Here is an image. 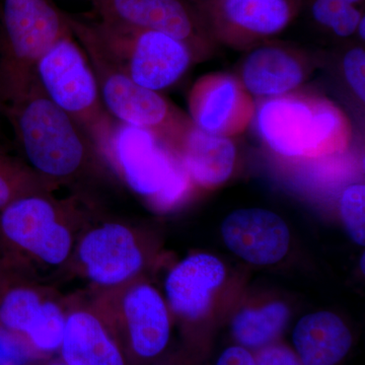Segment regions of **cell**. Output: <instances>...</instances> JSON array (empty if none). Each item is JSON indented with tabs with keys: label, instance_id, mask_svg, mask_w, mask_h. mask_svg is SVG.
Wrapping results in <instances>:
<instances>
[{
	"label": "cell",
	"instance_id": "6da1fadb",
	"mask_svg": "<svg viewBox=\"0 0 365 365\" xmlns=\"http://www.w3.org/2000/svg\"><path fill=\"white\" fill-rule=\"evenodd\" d=\"M90 197L53 193L21 197L0 211V253L11 270L40 279L67 271L81 232L95 216Z\"/></svg>",
	"mask_w": 365,
	"mask_h": 365
},
{
	"label": "cell",
	"instance_id": "7a4b0ae2",
	"mask_svg": "<svg viewBox=\"0 0 365 365\" xmlns=\"http://www.w3.org/2000/svg\"><path fill=\"white\" fill-rule=\"evenodd\" d=\"M24 162L53 190L81 186L110 172L85 130L46 96L38 83L1 108Z\"/></svg>",
	"mask_w": 365,
	"mask_h": 365
},
{
	"label": "cell",
	"instance_id": "3957f363",
	"mask_svg": "<svg viewBox=\"0 0 365 365\" xmlns=\"http://www.w3.org/2000/svg\"><path fill=\"white\" fill-rule=\"evenodd\" d=\"M257 131L269 150L292 160L343 153L351 138L345 115L323 98L288 95L265 98L255 109Z\"/></svg>",
	"mask_w": 365,
	"mask_h": 365
},
{
	"label": "cell",
	"instance_id": "277c9868",
	"mask_svg": "<svg viewBox=\"0 0 365 365\" xmlns=\"http://www.w3.org/2000/svg\"><path fill=\"white\" fill-rule=\"evenodd\" d=\"M69 28L90 62L106 109L117 122L150 131L176 151L192 122L158 91L137 85L106 51L86 19L67 14Z\"/></svg>",
	"mask_w": 365,
	"mask_h": 365
},
{
	"label": "cell",
	"instance_id": "5b68a950",
	"mask_svg": "<svg viewBox=\"0 0 365 365\" xmlns=\"http://www.w3.org/2000/svg\"><path fill=\"white\" fill-rule=\"evenodd\" d=\"M71 33L67 14L50 0H1L0 110L30 91L40 60Z\"/></svg>",
	"mask_w": 365,
	"mask_h": 365
},
{
	"label": "cell",
	"instance_id": "8992f818",
	"mask_svg": "<svg viewBox=\"0 0 365 365\" xmlns=\"http://www.w3.org/2000/svg\"><path fill=\"white\" fill-rule=\"evenodd\" d=\"M36 74L46 96L85 130L106 163L119 122L106 109L93 68L72 33L46 52Z\"/></svg>",
	"mask_w": 365,
	"mask_h": 365
},
{
	"label": "cell",
	"instance_id": "52a82bcc",
	"mask_svg": "<svg viewBox=\"0 0 365 365\" xmlns=\"http://www.w3.org/2000/svg\"><path fill=\"white\" fill-rule=\"evenodd\" d=\"M106 163L158 212L179 207L194 186L174 151L150 131L130 125H118Z\"/></svg>",
	"mask_w": 365,
	"mask_h": 365
},
{
	"label": "cell",
	"instance_id": "ba28073f",
	"mask_svg": "<svg viewBox=\"0 0 365 365\" xmlns=\"http://www.w3.org/2000/svg\"><path fill=\"white\" fill-rule=\"evenodd\" d=\"M91 306L123 350L132 359H157L169 345L172 319L162 294L145 278L120 287L91 290Z\"/></svg>",
	"mask_w": 365,
	"mask_h": 365
},
{
	"label": "cell",
	"instance_id": "9c48e42d",
	"mask_svg": "<svg viewBox=\"0 0 365 365\" xmlns=\"http://www.w3.org/2000/svg\"><path fill=\"white\" fill-rule=\"evenodd\" d=\"M88 23L121 71L148 90L170 88L191 66V48L165 34L100 19Z\"/></svg>",
	"mask_w": 365,
	"mask_h": 365
},
{
	"label": "cell",
	"instance_id": "30bf717a",
	"mask_svg": "<svg viewBox=\"0 0 365 365\" xmlns=\"http://www.w3.org/2000/svg\"><path fill=\"white\" fill-rule=\"evenodd\" d=\"M150 253L138 230L118 220L93 216L79 235L69 270L91 290L108 289L143 277Z\"/></svg>",
	"mask_w": 365,
	"mask_h": 365
},
{
	"label": "cell",
	"instance_id": "8fae6325",
	"mask_svg": "<svg viewBox=\"0 0 365 365\" xmlns=\"http://www.w3.org/2000/svg\"><path fill=\"white\" fill-rule=\"evenodd\" d=\"M68 299L40 279L9 270L0 285V329L50 359L59 351Z\"/></svg>",
	"mask_w": 365,
	"mask_h": 365
},
{
	"label": "cell",
	"instance_id": "7c38bea8",
	"mask_svg": "<svg viewBox=\"0 0 365 365\" xmlns=\"http://www.w3.org/2000/svg\"><path fill=\"white\" fill-rule=\"evenodd\" d=\"M192 123L215 135L242 133L254 119L252 96L240 79L227 73H213L198 79L190 93Z\"/></svg>",
	"mask_w": 365,
	"mask_h": 365
},
{
	"label": "cell",
	"instance_id": "4fadbf2b",
	"mask_svg": "<svg viewBox=\"0 0 365 365\" xmlns=\"http://www.w3.org/2000/svg\"><path fill=\"white\" fill-rule=\"evenodd\" d=\"M220 232L225 247L251 265H275L287 257L290 247L287 223L265 208L232 211L223 220Z\"/></svg>",
	"mask_w": 365,
	"mask_h": 365
},
{
	"label": "cell",
	"instance_id": "5bb4252c",
	"mask_svg": "<svg viewBox=\"0 0 365 365\" xmlns=\"http://www.w3.org/2000/svg\"><path fill=\"white\" fill-rule=\"evenodd\" d=\"M225 278V263L213 255L195 253L182 259L165 280V299L170 314L187 323L205 318Z\"/></svg>",
	"mask_w": 365,
	"mask_h": 365
},
{
	"label": "cell",
	"instance_id": "9a60e30c",
	"mask_svg": "<svg viewBox=\"0 0 365 365\" xmlns=\"http://www.w3.org/2000/svg\"><path fill=\"white\" fill-rule=\"evenodd\" d=\"M59 359L67 365H129L123 350L90 302L68 299Z\"/></svg>",
	"mask_w": 365,
	"mask_h": 365
},
{
	"label": "cell",
	"instance_id": "2e32d148",
	"mask_svg": "<svg viewBox=\"0 0 365 365\" xmlns=\"http://www.w3.org/2000/svg\"><path fill=\"white\" fill-rule=\"evenodd\" d=\"M98 19L120 25L155 31L195 43L197 21L184 0H90Z\"/></svg>",
	"mask_w": 365,
	"mask_h": 365
},
{
	"label": "cell",
	"instance_id": "e0dca14e",
	"mask_svg": "<svg viewBox=\"0 0 365 365\" xmlns=\"http://www.w3.org/2000/svg\"><path fill=\"white\" fill-rule=\"evenodd\" d=\"M212 4L220 34L235 40L277 35L297 14V0H215Z\"/></svg>",
	"mask_w": 365,
	"mask_h": 365
},
{
	"label": "cell",
	"instance_id": "ac0fdd59",
	"mask_svg": "<svg viewBox=\"0 0 365 365\" xmlns=\"http://www.w3.org/2000/svg\"><path fill=\"white\" fill-rule=\"evenodd\" d=\"M196 186L215 189L230 180L237 162V150L230 137L215 135L192 123L175 151Z\"/></svg>",
	"mask_w": 365,
	"mask_h": 365
},
{
	"label": "cell",
	"instance_id": "d6986e66",
	"mask_svg": "<svg viewBox=\"0 0 365 365\" xmlns=\"http://www.w3.org/2000/svg\"><path fill=\"white\" fill-rule=\"evenodd\" d=\"M306 76L304 64L294 53L276 46H263L245 59L240 81L250 95L272 98L292 93Z\"/></svg>",
	"mask_w": 365,
	"mask_h": 365
},
{
	"label": "cell",
	"instance_id": "ffe728a7",
	"mask_svg": "<svg viewBox=\"0 0 365 365\" xmlns=\"http://www.w3.org/2000/svg\"><path fill=\"white\" fill-rule=\"evenodd\" d=\"M292 344L302 365H337L351 350L353 335L338 314L314 312L299 319Z\"/></svg>",
	"mask_w": 365,
	"mask_h": 365
},
{
	"label": "cell",
	"instance_id": "44dd1931",
	"mask_svg": "<svg viewBox=\"0 0 365 365\" xmlns=\"http://www.w3.org/2000/svg\"><path fill=\"white\" fill-rule=\"evenodd\" d=\"M289 317V309L281 302L245 307L232 319V337L237 345L250 351H258L276 342Z\"/></svg>",
	"mask_w": 365,
	"mask_h": 365
},
{
	"label": "cell",
	"instance_id": "7402d4cb",
	"mask_svg": "<svg viewBox=\"0 0 365 365\" xmlns=\"http://www.w3.org/2000/svg\"><path fill=\"white\" fill-rule=\"evenodd\" d=\"M53 192L23 160L0 148V211L21 197Z\"/></svg>",
	"mask_w": 365,
	"mask_h": 365
},
{
	"label": "cell",
	"instance_id": "603a6c76",
	"mask_svg": "<svg viewBox=\"0 0 365 365\" xmlns=\"http://www.w3.org/2000/svg\"><path fill=\"white\" fill-rule=\"evenodd\" d=\"M362 0H314L312 6L314 20L331 29L335 35L347 38L356 33L361 13L356 4Z\"/></svg>",
	"mask_w": 365,
	"mask_h": 365
},
{
	"label": "cell",
	"instance_id": "cb8c5ba5",
	"mask_svg": "<svg viewBox=\"0 0 365 365\" xmlns=\"http://www.w3.org/2000/svg\"><path fill=\"white\" fill-rule=\"evenodd\" d=\"M340 215L346 232L359 246L365 244V187L352 184L340 197Z\"/></svg>",
	"mask_w": 365,
	"mask_h": 365
},
{
	"label": "cell",
	"instance_id": "d4e9b609",
	"mask_svg": "<svg viewBox=\"0 0 365 365\" xmlns=\"http://www.w3.org/2000/svg\"><path fill=\"white\" fill-rule=\"evenodd\" d=\"M343 72L348 86L357 98L365 101V52L361 48H353L343 58Z\"/></svg>",
	"mask_w": 365,
	"mask_h": 365
},
{
	"label": "cell",
	"instance_id": "484cf974",
	"mask_svg": "<svg viewBox=\"0 0 365 365\" xmlns=\"http://www.w3.org/2000/svg\"><path fill=\"white\" fill-rule=\"evenodd\" d=\"M254 357L256 365H302L294 350L276 342L255 352Z\"/></svg>",
	"mask_w": 365,
	"mask_h": 365
},
{
	"label": "cell",
	"instance_id": "4316f807",
	"mask_svg": "<svg viewBox=\"0 0 365 365\" xmlns=\"http://www.w3.org/2000/svg\"><path fill=\"white\" fill-rule=\"evenodd\" d=\"M215 365H256L254 353L240 345L223 350Z\"/></svg>",
	"mask_w": 365,
	"mask_h": 365
},
{
	"label": "cell",
	"instance_id": "83f0119b",
	"mask_svg": "<svg viewBox=\"0 0 365 365\" xmlns=\"http://www.w3.org/2000/svg\"><path fill=\"white\" fill-rule=\"evenodd\" d=\"M9 269L7 268L6 262L2 258V255L0 253V285L2 284L4 279H6L7 273H9Z\"/></svg>",
	"mask_w": 365,
	"mask_h": 365
},
{
	"label": "cell",
	"instance_id": "f1b7e54d",
	"mask_svg": "<svg viewBox=\"0 0 365 365\" xmlns=\"http://www.w3.org/2000/svg\"><path fill=\"white\" fill-rule=\"evenodd\" d=\"M356 32L359 33L360 39H365V18L364 16L360 19L359 26H357Z\"/></svg>",
	"mask_w": 365,
	"mask_h": 365
},
{
	"label": "cell",
	"instance_id": "f546056e",
	"mask_svg": "<svg viewBox=\"0 0 365 365\" xmlns=\"http://www.w3.org/2000/svg\"><path fill=\"white\" fill-rule=\"evenodd\" d=\"M42 365H67L64 364L60 359H48L47 361H45Z\"/></svg>",
	"mask_w": 365,
	"mask_h": 365
},
{
	"label": "cell",
	"instance_id": "4dcf8cb0",
	"mask_svg": "<svg viewBox=\"0 0 365 365\" xmlns=\"http://www.w3.org/2000/svg\"><path fill=\"white\" fill-rule=\"evenodd\" d=\"M360 260L362 262V272L364 273V254H362V258ZM360 265H361V263H360Z\"/></svg>",
	"mask_w": 365,
	"mask_h": 365
},
{
	"label": "cell",
	"instance_id": "1f68e13d",
	"mask_svg": "<svg viewBox=\"0 0 365 365\" xmlns=\"http://www.w3.org/2000/svg\"><path fill=\"white\" fill-rule=\"evenodd\" d=\"M203 1H205V0H203ZM207 1H211V2H212V1H215V0H207Z\"/></svg>",
	"mask_w": 365,
	"mask_h": 365
},
{
	"label": "cell",
	"instance_id": "d6a6232c",
	"mask_svg": "<svg viewBox=\"0 0 365 365\" xmlns=\"http://www.w3.org/2000/svg\"><path fill=\"white\" fill-rule=\"evenodd\" d=\"M0 111H1V110H0Z\"/></svg>",
	"mask_w": 365,
	"mask_h": 365
}]
</instances>
